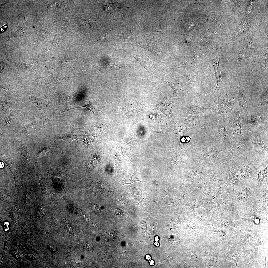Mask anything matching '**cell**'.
Instances as JSON below:
<instances>
[{"mask_svg":"<svg viewBox=\"0 0 268 268\" xmlns=\"http://www.w3.org/2000/svg\"><path fill=\"white\" fill-rule=\"evenodd\" d=\"M265 129L261 128L251 132L252 139L247 158L255 167L264 168L268 164V144L264 143L262 136Z\"/></svg>","mask_w":268,"mask_h":268,"instance_id":"obj_1","label":"cell"},{"mask_svg":"<svg viewBox=\"0 0 268 268\" xmlns=\"http://www.w3.org/2000/svg\"><path fill=\"white\" fill-rule=\"evenodd\" d=\"M252 139L251 132H248L243 138L232 139V147L223 151V158L227 161L233 162L247 158L249 150Z\"/></svg>","mask_w":268,"mask_h":268,"instance_id":"obj_2","label":"cell"},{"mask_svg":"<svg viewBox=\"0 0 268 268\" xmlns=\"http://www.w3.org/2000/svg\"><path fill=\"white\" fill-rule=\"evenodd\" d=\"M203 174L211 181L215 188L227 185L225 161H213L204 170Z\"/></svg>","mask_w":268,"mask_h":268,"instance_id":"obj_3","label":"cell"},{"mask_svg":"<svg viewBox=\"0 0 268 268\" xmlns=\"http://www.w3.org/2000/svg\"><path fill=\"white\" fill-rule=\"evenodd\" d=\"M268 111L261 107L255 109L250 112L244 129L248 132H252L262 128H268Z\"/></svg>","mask_w":268,"mask_h":268,"instance_id":"obj_4","label":"cell"},{"mask_svg":"<svg viewBox=\"0 0 268 268\" xmlns=\"http://www.w3.org/2000/svg\"><path fill=\"white\" fill-rule=\"evenodd\" d=\"M222 121L216 124L214 132L215 141L214 142L226 149L232 146V131L231 127L225 118Z\"/></svg>","mask_w":268,"mask_h":268,"instance_id":"obj_5","label":"cell"},{"mask_svg":"<svg viewBox=\"0 0 268 268\" xmlns=\"http://www.w3.org/2000/svg\"><path fill=\"white\" fill-rule=\"evenodd\" d=\"M232 162L233 167L241 181L256 178L258 173L257 168L247 158Z\"/></svg>","mask_w":268,"mask_h":268,"instance_id":"obj_6","label":"cell"},{"mask_svg":"<svg viewBox=\"0 0 268 268\" xmlns=\"http://www.w3.org/2000/svg\"><path fill=\"white\" fill-rule=\"evenodd\" d=\"M209 202L201 191L197 188L193 187L187 203L180 212L181 214L193 209L204 207L208 204Z\"/></svg>","mask_w":268,"mask_h":268,"instance_id":"obj_7","label":"cell"},{"mask_svg":"<svg viewBox=\"0 0 268 268\" xmlns=\"http://www.w3.org/2000/svg\"><path fill=\"white\" fill-rule=\"evenodd\" d=\"M226 149L223 147L213 142L198 148L195 151V156L197 159L203 161L213 160L215 161L223 159L219 158L218 156L220 152Z\"/></svg>","mask_w":268,"mask_h":268,"instance_id":"obj_8","label":"cell"},{"mask_svg":"<svg viewBox=\"0 0 268 268\" xmlns=\"http://www.w3.org/2000/svg\"><path fill=\"white\" fill-rule=\"evenodd\" d=\"M188 185L199 188L205 195L208 201H212L217 200L215 193V187L210 180L205 176L201 174L199 177L186 183Z\"/></svg>","mask_w":268,"mask_h":268,"instance_id":"obj_9","label":"cell"},{"mask_svg":"<svg viewBox=\"0 0 268 268\" xmlns=\"http://www.w3.org/2000/svg\"><path fill=\"white\" fill-rule=\"evenodd\" d=\"M159 34H155L144 40L135 43H124L133 46L140 47L147 50L157 56H163L164 54L159 45Z\"/></svg>","mask_w":268,"mask_h":268,"instance_id":"obj_10","label":"cell"},{"mask_svg":"<svg viewBox=\"0 0 268 268\" xmlns=\"http://www.w3.org/2000/svg\"><path fill=\"white\" fill-rule=\"evenodd\" d=\"M256 180L255 179L241 181L239 185L240 187L239 189L235 191L234 198L235 201L243 205L249 202L252 197V187Z\"/></svg>","mask_w":268,"mask_h":268,"instance_id":"obj_11","label":"cell"},{"mask_svg":"<svg viewBox=\"0 0 268 268\" xmlns=\"http://www.w3.org/2000/svg\"><path fill=\"white\" fill-rule=\"evenodd\" d=\"M234 102V97L229 96L226 93L214 101L212 109L216 110L219 115L225 118L227 113L233 111Z\"/></svg>","mask_w":268,"mask_h":268,"instance_id":"obj_12","label":"cell"},{"mask_svg":"<svg viewBox=\"0 0 268 268\" xmlns=\"http://www.w3.org/2000/svg\"><path fill=\"white\" fill-rule=\"evenodd\" d=\"M240 111L236 108L232 112L227 113L225 117L231 127L233 134L232 139L236 140L243 138L241 133L242 120L240 115Z\"/></svg>","mask_w":268,"mask_h":268,"instance_id":"obj_13","label":"cell"},{"mask_svg":"<svg viewBox=\"0 0 268 268\" xmlns=\"http://www.w3.org/2000/svg\"><path fill=\"white\" fill-rule=\"evenodd\" d=\"M208 204L204 207L193 209L188 212L191 215L199 220L204 225L210 228L213 224L214 216Z\"/></svg>","mask_w":268,"mask_h":268,"instance_id":"obj_14","label":"cell"},{"mask_svg":"<svg viewBox=\"0 0 268 268\" xmlns=\"http://www.w3.org/2000/svg\"><path fill=\"white\" fill-rule=\"evenodd\" d=\"M139 63L144 67L151 75L155 78L159 79L162 76L163 67L145 58L138 57L133 55Z\"/></svg>","mask_w":268,"mask_h":268,"instance_id":"obj_15","label":"cell"},{"mask_svg":"<svg viewBox=\"0 0 268 268\" xmlns=\"http://www.w3.org/2000/svg\"><path fill=\"white\" fill-rule=\"evenodd\" d=\"M225 161L227 185L234 189L238 186L241 181L233 167L232 162Z\"/></svg>","mask_w":268,"mask_h":268,"instance_id":"obj_16","label":"cell"},{"mask_svg":"<svg viewBox=\"0 0 268 268\" xmlns=\"http://www.w3.org/2000/svg\"><path fill=\"white\" fill-rule=\"evenodd\" d=\"M142 110L139 103H130L124 107L112 109L111 111L124 114L130 119L134 118L136 113Z\"/></svg>","mask_w":268,"mask_h":268,"instance_id":"obj_17","label":"cell"},{"mask_svg":"<svg viewBox=\"0 0 268 268\" xmlns=\"http://www.w3.org/2000/svg\"><path fill=\"white\" fill-rule=\"evenodd\" d=\"M261 241H259L251 244L244 246L242 248L244 253L243 265L246 266L251 264L257 255L258 248L261 244Z\"/></svg>","mask_w":268,"mask_h":268,"instance_id":"obj_18","label":"cell"},{"mask_svg":"<svg viewBox=\"0 0 268 268\" xmlns=\"http://www.w3.org/2000/svg\"><path fill=\"white\" fill-rule=\"evenodd\" d=\"M206 167L194 166L187 168L183 175L182 184L183 185L193 180L194 177L197 175L203 174L204 170Z\"/></svg>","mask_w":268,"mask_h":268,"instance_id":"obj_19","label":"cell"},{"mask_svg":"<svg viewBox=\"0 0 268 268\" xmlns=\"http://www.w3.org/2000/svg\"><path fill=\"white\" fill-rule=\"evenodd\" d=\"M225 252L232 267L236 268L239 258L243 252L242 249L229 246L225 249Z\"/></svg>","mask_w":268,"mask_h":268,"instance_id":"obj_20","label":"cell"},{"mask_svg":"<svg viewBox=\"0 0 268 268\" xmlns=\"http://www.w3.org/2000/svg\"><path fill=\"white\" fill-rule=\"evenodd\" d=\"M215 196L217 199L227 200L234 198V189L227 185L215 188Z\"/></svg>","mask_w":268,"mask_h":268,"instance_id":"obj_21","label":"cell"},{"mask_svg":"<svg viewBox=\"0 0 268 268\" xmlns=\"http://www.w3.org/2000/svg\"><path fill=\"white\" fill-rule=\"evenodd\" d=\"M237 93L239 109L240 111L245 114L247 113L248 106L247 101L242 87L239 82L237 89Z\"/></svg>","mask_w":268,"mask_h":268,"instance_id":"obj_22","label":"cell"},{"mask_svg":"<svg viewBox=\"0 0 268 268\" xmlns=\"http://www.w3.org/2000/svg\"><path fill=\"white\" fill-rule=\"evenodd\" d=\"M259 172L257 174V177L256 178L257 185V188L261 186L265 183H268V165L264 168H259Z\"/></svg>","mask_w":268,"mask_h":268,"instance_id":"obj_23","label":"cell"},{"mask_svg":"<svg viewBox=\"0 0 268 268\" xmlns=\"http://www.w3.org/2000/svg\"><path fill=\"white\" fill-rule=\"evenodd\" d=\"M89 103L88 104L84 105L82 106L78 107H75L72 108H71L69 109H68L67 110L63 111H62V113H64L65 112H67L68 111H70L71 110L81 108H85L89 110L92 112L93 113V115L92 116V119L93 118V115L94 112H95L99 111L101 112L102 113H103L102 111V109L101 107L99 106V105L96 102H92L89 100Z\"/></svg>","mask_w":268,"mask_h":268,"instance_id":"obj_24","label":"cell"},{"mask_svg":"<svg viewBox=\"0 0 268 268\" xmlns=\"http://www.w3.org/2000/svg\"><path fill=\"white\" fill-rule=\"evenodd\" d=\"M60 139L63 140L65 143L71 144V141L75 139L78 141V137L77 135L74 133H69L61 134L55 140Z\"/></svg>","mask_w":268,"mask_h":268,"instance_id":"obj_25","label":"cell"},{"mask_svg":"<svg viewBox=\"0 0 268 268\" xmlns=\"http://www.w3.org/2000/svg\"><path fill=\"white\" fill-rule=\"evenodd\" d=\"M142 182L139 180L135 174L129 173L126 175L123 178L121 186L126 184H131L136 181Z\"/></svg>","mask_w":268,"mask_h":268,"instance_id":"obj_26","label":"cell"},{"mask_svg":"<svg viewBox=\"0 0 268 268\" xmlns=\"http://www.w3.org/2000/svg\"><path fill=\"white\" fill-rule=\"evenodd\" d=\"M207 109L204 108L202 105H192L188 109L189 112L191 114H201L204 113Z\"/></svg>","mask_w":268,"mask_h":268,"instance_id":"obj_27","label":"cell"},{"mask_svg":"<svg viewBox=\"0 0 268 268\" xmlns=\"http://www.w3.org/2000/svg\"><path fill=\"white\" fill-rule=\"evenodd\" d=\"M268 91L266 90L261 94L259 99V102L261 104V107L268 111Z\"/></svg>","mask_w":268,"mask_h":268,"instance_id":"obj_28","label":"cell"},{"mask_svg":"<svg viewBox=\"0 0 268 268\" xmlns=\"http://www.w3.org/2000/svg\"><path fill=\"white\" fill-rule=\"evenodd\" d=\"M105 65L114 71H117L118 70L123 68L125 66L123 65H121L118 63L115 62L111 60H107L105 61Z\"/></svg>","mask_w":268,"mask_h":268,"instance_id":"obj_29","label":"cell"},{"mask_svg":"<svg viewBox=\"0 0 268 268\" xmlns=\"http://www.w3.org/2000/svg\"><path fill=\"white\" fill-rule=\"evenodd\" d=\"M214 230L215 234L221 240L225 241L229 238H231V237L227 235L226 231L223 229H219L214 228Z\"/></svg>","mask_w":268,"mask_h":268,"instance_id":"obj_30","label":"cell"},{"mask_svg":"<svg viewBox=\"0 0 268 268\" xmlns=\"http://www.w3.org/2000/svg\"><path fill=\"white\" fill-rule=\"evenodd\" d=\"M185 123L188 131L193 129L196 125L195 119L192 116L189 115L185 120Z\"/></svg>","mask_w":268,"mask_h":268,"instance_id":"obj_31","label":"cell"},{"mask_svg":"<svg viewBox=\"0 0 268 268\" xmlns=\"http://www.w3.org/2000/svg\"><path fill=\"white\" fill-rule=\"evenodd\" d=\"M81 20V22L83 28L87 30L91 29L94 26L93 20L87 17L84 18Z\"/></svg>","mask_w":268,"mask_h":268,"instance_id":"obj_32","label":"cell"},{"mask_svg":"<svg viewBox=\"0 0 268 268\" xmlns=\"http://www.w3.org/2000/svg\"><path fill=\"white\" fill-rule=\"evenodd\" d=\"M187 255L193 261L197 263H203L205 262L202 259L199 257L195 254L194 251L189 250L187 251Z\"/></svg>","mask_w":268,"mask_h":268,"instance_id":"obj_33","label":"cell"},{"mask_svg":"<svg viewBox=\"0 0 268 268\" xmlns=\"http://www.w3.org/2000/svg\"><path fill=\"white\" fill-rule=\"evenodd\" d=\"M33 67V65L29 64L22 63L19 66L18 71L25 72L30 70Z\"/></svg>","mask_w":268,"mask_h":268,"instance_id":"obj_34","label":"cell"},{"mask_svg":"<svg viewBox=\"0 0 268 268\" xmlns=\"http://www.w3.org/2000/svg\"><path fill=\"white\" fill-rule=\"evenodd\" d=\"M110 32V31L108 30L103 31L99 37V42L101 43L105 42L107 39Z\"/></svg>","mask_w":268,"mask_h":268,"instance_id":"obj_35","label":"cell"},{"mask_svg":"<svg viewBox=\"0 0 268 268\" xmlns=\"http://www.w3.org/2000/svg\"><path fill=\"white\" fill-rule=\"evenodd\" d=\"M171 162L176 164H179L182 162V157L181 154L175 153L172 156Z\"/></svg>","mask_w":268,"mask_h":268,"instance_id":"obj_36","label":"cell"},{"mask_svg":"<svg viewBox=\"0 0 268 268\" xmlns=\"http://www.w3.org/2000/svg\"><path fill=\"white\" fill-rule=\"evenodd\" d=\"M1 111L3 113H6L9 111L11 108V104L7 101L3 102L1 103Z\"/></svg>","mask_w":268,"mask_h":268,"instance_id":"obj_37","label":"cell"},{"mask_svg":"<svg viewBox=\"0 0 268 268\" xmlns=\"http://www.w3.org/2000/svg\"><path fill=\"white\" fill-rule=\"evenodd\" d=\"M52 146L45 147L41 149L38 152L37 157L42 156L48 154L49 153L50 147Z\"/></svg>","mask_w":268,"mask_h":268,"instance_id":"obj_38","label":"cell"},{"mask_svg":"<svg viewBox=\"0 0 268 268\" xmlns=\"http://www.w3.org/2000/svg\"><path fill=\"white\" fill-rule=\"evenodd\" d=\"M175 188L171 186H166L164 187L163 191L162 200L165 197L169 194L172 190Z\"/></svg>","mask_w":268,"mask_h":268,"instance_id":"obj_39","label":"cell"},{"mask_svg":"<svg viewBox=\"0 0 268 268\" xmlns=\"http://www.w3.org/2000/svg\"><path fill=\"white\" fill-rule=\"evenodd\" d=\"M4 122V124L7 126H9L14 123V120L12 116H9L6 118Z\"/></svg>","mask_w":268,"mask_h":268,"instance_id":"obj_40","label":"cell"},{"mask_svg":"<svg viewBox=\"0 0 268 268\" xmlns=\"http://www.w3.org/2000/svg\"><path fill=\"white\" fill-rule=\"evenodd\" d=\"M47 246L48 249L53 253H55L58 251V246L54 243L49 244Z\"/></svg>","mask_w":268,"mask_h":268,"instance_id":"obj_41","label":"cell"},{"mask_svg":"<svg viewBox=\"0 0 268 268\" xmlns=\"http://www.w3.org/2000/svg\"><path fill=\"white\" fill-rule=\"evenodd\" d=\"M83 246L84 249L88 250H91L93 248V244L89 241L84 242L83 244Z\"/></svg>","mask_w":268,"mask_h":268,"instance_id":"obj_42","label":"cell"},{"mask_svg":"<svg viewBox=\"0 0 268 268\" xmlns=\"http://www.w3.org/2000/svg\"><path fill=\"white\" fill-rule=\"evenodd\" d=\"M65 28H62L61 31L56 35L54 39L55 40H58L62 38L64 35L65 31Z\"/></svg>","mask_w":268,"mask_h":268,"instance_id":"obj_43","label":"cell"},{"mask_svg":"<svg viewBox=\"0 0 268 268\" xmlns=\"http://www.w3.org/2000/svg\"><path fill=\"white\" fill-rule=\"evenodd\" d=\"M81 262L78 260H75L71 261L70 263V266L73 267H78L81 266Z\"/></svg>","mask_w":268,"mask_h":268,"instance_id":"obj_44","label":"cell"},{"mask_svg":"<svg viewBox=\"0 0 268 268\" xmlns=\"http://www.w3.org/2000/svg\"><path fill=\"white\" fill-rule=\"evenodd\" d=\"M64 226L65 229L67 231L71 233H73V230L72 229L70 225L68 222L67 221H65L64 222Z\"/></svg>","mask_w":268,"mask_h":268,"instance_id":"obj_45","label":"cell"},{"mask_svg":"<svg viewBox=\"0 0 268 268\" xmlns=\"http://www.w3.org/2000/svg\"><path fill=\"white\" fill-rule=\"evenodd\" d=\"M1 90L2 94L5 95L9 94L12 92L11 90L9 87L6 86L3 87L2 88H1Z\"/></svg>","mask_w":268,"mask_h":268,"instance_id":"obj_46","label":"cell"},{"mask_svg":"<svg viewBox=\"0 0 268 268\" xmlns=\"http://www.w3.org/2000/svg\"><path fill=\"white\" fill-rule=\"evenodd\" d=\"M37 179L39 180L40 186L41 191L43 192V191L45 190L46 187L45 184H44L43 181V180L42 179V178L40 177L39 176L37 177Z\"/></svg>","mask_w":268,"mask_h":268,"instance_id":"obj_47","label":"cell"},{"mask_svg":"<svg viewBox=\"0 0 268 268\" xmlns=\"http://www.w3.org/2000/svg\"><path fill=\"white\" fill-rule=\"evenodd\" d=\"M12 254L14 257L17 258H20L21 256V253L19 251L16 250H13L12 252Z\"/></svg>","mask_w":268,"mask_h":268,"instance_id":"obj_48","label":"cell"},{"mask_svg":"<svg viewBox=\"0 0 268 268\" xmlns=\"http://www.w3.org/2000/svg\"><path fill=\"white\" fill-rule=\"evenodd\" d=\"M26 256L27 258L31 260L35 259L36 257V255L32 253H28L27 254Z\"/></svg>","mask_w":268,"mask_h":268,"instance_id":"obj_49","label":"cell"},{"mask_svg":"<svg viewBox=\"0 0 268 268\" xmlns=\"http://www.w3.org/2000/svg\"><path fill=\"white\" fill-rule=\"evenodd\" d=\"M72 254V251L71 249L69 248H67L66 250V254L67 256H70Z\"/></svg>","mask_w":268,"mask_h":268,"instance_id":"obj_50","label":"cell"},{"mask_svg":"<svg viewBox=\"0 0 268 268\" xmlns=\"http://www.w3.org/2000/svg\"><path fill=\"white\" fill-rule=\"evenodd\" d=\"M192 36L191 34H187L185 36L186 37V38L188 43H189L190 42Z\"/></svg>","mask_w":268,"mask_h":268,"instance_id":"obj_51","label":"cell"},{"mask_svg":"<svg viewBox=\"0 0 268 268\" xmlns=\"http://www.w3.org/2000/svg\"><path fill=\"white\" fill-rule=\"evenodd\" d=\"M145 258L146 259L148 260H150L151 259V257L150 255H147L146 256Z\"/></svg>","mask_w":268,"mask_h":268,"instance_id":"obj_52","label":"cell"},{"mask_svg":"<svg viewBox=\"0 0 268 268\" xmlns=\"http://www.w3.org/2000/svg\"><path fill=\"white\" fill-rule=\"evenodd\" d=\"M149 262L150 264L152 265H153L155 263L154 261L152 260H150Z\"/></svg>","mask_w":268,"mask_h":268,"instance_id":"obj_53","label":"cell"},{"mask_svg":"<svg viewBox=\"0 0 268 268\" xmlns=\"http://www.w3.org/2000/svg\"><path fill=\"white\" fill-rule=\"evenodd\" d=\"M154 244L157 247L159 245V242L157 241H156Z\"/></svg>","mask_w":268,"mask_h":268,"instance_id":"obj_54","label":"cell"},{"mask_svg":"<svg viewBox=\"0 0 268 268\" xmlns=\"http://www.w3.org/2000/svg\"><path fill=\"white\" fill-rule=\"evenodd\" d=\"M155 240L156 241H158L159 239V237L158 236H156L155 238Z\"/></svg>","mask_w":268,"mask_h":268,"instance_id":"obj_55","label":"cell"},{"mask_svg":"<svg viewBox=\"0 0 268 268\" xmlns=\"http://www.w3.org/2000/svg\"><path fill=\"white\" fill-rule=\"evenodd\" d=\"M0 168H2L3 167V166H4L3 163L2 162H0Z\"/></svg>","mask_w":268,"mask_h":268,"instance_id":"obj_56","label":"cell"}]
</instances>
